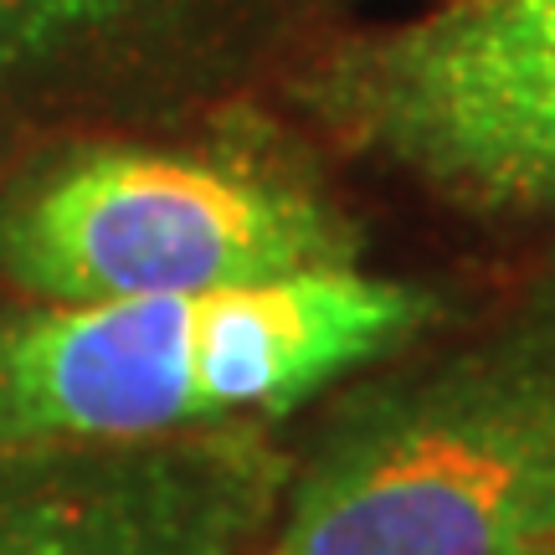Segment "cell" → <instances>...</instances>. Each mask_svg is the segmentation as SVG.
Returning a JSON list of instances; mask_svg holds the SVG:
<instances>
[{
  "label": "cell",
  "mask_w": 555,
  "mask_h": 555,
  "mask_svg": "<svg viewBox=\"0 0 555 555\" xmlns=\"http://www.w3.org/2000/svg\"><path fill=\"white\" fill-rule=\"evenodd\" d=\"M314 108L453 206L555 221V0H433L345 41Z\"/></svg>",
  "instance_id": "277c9868"
},
{
  "label": "cell",
  "mask_w": 555,
  "mask_h": 555,
  "mask_svg": "<svg viewBox=\"0 0 555 555\" xmlns=\"http://www.w3.org/2000/svg\"><path fill=\"white\" fill-rule=\"evenodd\" d=\"M356 268V232L273 165L165 144H67L0 180V278L78 309Z\"/></svg>",
  "instance_id": "3957f363"
},
{
  "label": "cell",
  "mask_w": 555,
  "mask_h": 555,
  "mask_svg": "<svg viewBox=\"0 0 555 555\" xmlns=\"http://www.w3.org/2000/svg\"><path fill=\"white\" fill-rule=\"evenodd\" d=\"M442 298L324 268L211 294L0 314V442H139L262 416L416 350Z\"/></svg>",
  "instance_id": "6da1fadb"
},
{
  "label": "cell",
  "mask_w": 555,
  "mask_h": 555,
  "mask_svg": "<svg viewBox=\"0 0 555 555\" xmlns=\"http://www.w3.org/2000/svg\"><path fill=\"white\" fill-rule=\"evenodd\" d=\"M288 474L262 427L0 442V555H258Z\"/></svg>",
  "instance_id": "5b68a950"
},
{
  "label": "cell",
  "mask_w": 555,
  "mask_h": 555,
  "mask_svg": "<svg viewBox=\"0 0 555 555\" xmlns=\"http://www.w3.org/2000/svg\"><path fill=\"white\" fill-rule=\"evenodd\" d=\"M159 0H0V99L103 52Z\"/></svg>",
  "instance_id": "8992f818"
},
{
  "label": "cell",
  "mask_w": 555,
  "mask_h": 555,
  "mask_svg": "<svg viewBox=\"0 0 555 555\" xmlns=\"http://www.w3.org/2000/svg\"><path fill=\"white\" fill-rule=\"evenodd\" d=\"M258 555H555V288L345 397Z\"/></svg>",
  "instance_id": "7a4b0ae2"
}]
</instances>
